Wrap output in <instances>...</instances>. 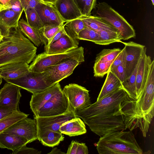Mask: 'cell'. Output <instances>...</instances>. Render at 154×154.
<instances>
[{"instance_id": "1", "label": "cell", "mask_w": 154, "mask_h": 154, "mask_svg": "<svg viewBox=\"0 0 154 154\" xmlns=\"http://www.w3.org/2000/svg\"><path fill=\"white\" fill-rule=\"evenodd\" d=\"M129 97L123 88H120L74 115L100 137L109 132L124 131L126 129L122 105Z\"/></svg>"}, {"instance_id": "2", "label": "cell", "mask_w": 154, "mask_h": 154, "mask_svg": "<svg viewBox=\"0 0 154 154\" xmlns=\"http://www.w3.org/2000/svg\"><path fill=\"white\" fill-rule=\"evenodd\" d=\"M154 60H152L148 78L143 91L138 98L129 97L123 103L126 129L130 131L139 128L144 137L146 136L154 116Z\"/></svg>"}, {"instance_id": "3", "label": "cell", "mask_w": 154, "mask_h": 154, "mask_svg": "<svg viewBox=\"0 0 154 154\" xmlns=\"http://www.w3.org/2000/svg\"><path fill=\"white\" fill-rule=\"evenodd\" d=\"M37 49L19 26L11 28L8 35L0 42V67L20 62L29 64L36 56Z\"/></svg>"}, {"instance_id": "4", "label": "cell", "mask_w": 154, "mask_h": 154, "mask_svg": "<svg viewBox=\"0 0 154 154\" xmlns=\"http://www.w3.org/2000/svg\"><path fill=\"white\" fill-rule=\"evenodd\" d=\"M100 137L96 145L99 154L143 153L132 131L111 132Z\"/></svg>"}, {"instance_id": "5", "label": "cell", "mask_w": 154, "mask_h": 154, "mask_svg": "<svg viewBox=\"0 0 154 154\" xmlns=\"http://www.w3.org/2000/svg\"><path fill=\"white\" fill-rule=\"evenodd\" d=\"M74 58L82 62L85 61L84 48L82 47L60 53L48 54L44 52L36 55L29 65V71L43 72L47 67L59 63L65 60Z\"/></svg>"}, {"instance_id": "6", "label": "cell", "mask_w": 154, "mask_h": 154, "mask_svg": "<svg viewBox=\"0 0 154 154\" xmlns=\"http://www.w3.org/2000/svg\"><path fill=\"white\" fill-rule=\"evenodd\" d=\"M97 16L109 23L117 30L122 40H127L136 36L135 31L124 17L105 2L97 5Z\"/></svg>"}, {"instance_id": "7", "label": "cell", "mask_w": 154, "mask_h": 154, "mask_svg": "<svg viewBox=\"0 0 154 154\" xmlns=\"http://www.w3.org/2000/svg\"><path fill=\"white\" fill-rule=\"evenodd\" d=\"M62 91L67 99L70 110L74 114L91 104L89 91L84 87L71 83L66 85Z\"/></svg>"}, {"instance_id": "8", "label": "cell", "mask_w": 154, "mask_h": 154, "mask_svg": "<svg viewBox=\"0 0 154 154\" xmlns=\"http://www.w3.org/2000/svg\"><path fill=\"white\" fill-rule=\"evenodd\" d=\"M5 81L17 85L32 94L43 91L54 85L51 84L46 80L43 72L30 71L24 76L18 79Z\"/></svg>"}, {"instance_id": "9", "label": "cell", "mask_w": 154, "mask_h": 154, "mask_svg": "<svg viewBox=\"0 0 154 154\" xmlns=\"http://www.w3.org/2000/svg\"><path fill=\"white\" fill-rule=\"evenodd\" d=\"M82 63L74 58L69 59L47 68L43 72L46 80L54 85L71 75L75 69Z\"/></svg>"}, {"instance_id": "10", "label": "cell", "mask_w": 154, "mask_h": 154, "mask_svg": "<svg viewBox=\"0 0 154 154\" xmlns=\"http://www.w3.org/2000/svg\"><path fill=\"white\" fill-rule=\"evenodd\" d=\"M70 110L67 99L62 90L54 94L39 109L34 117L60 115Z\"/></svg>"}, {"instance_id": "11", "label": "cell", "mask_w": 154, "mask_h": 154, "mask_svg": "<svg viewBox=\"0 0 154 154\" xmlns=\"http://www.w3.org/2000/svg\"><path fill=\"white\" fill-rule=\"evenodd\" d=\"M122 43L125 45L123 65L127 78L137 66L145 46L133 41Z\"/></svg>"}, {"instance_id": "12", "label": "cell", "mask_w": 154, "mask_h": 154, "mask_svg": "<svg viewBox=\"0 0 154 154\" xmlns=\"http://www.w3.org/2000/svg\"><path fill=\"white\" fill-rule=\"evenodd\" d=\"M3 132L24 137L29 143L37 139V128L35 119L26 118L19 120Z\"/></svg>"}, {"instance_id": "13", "label": "cell", "mask_w": 154, "mask_h": 154, "mask_svg": "<svg viewBox=\"0 0 154 154\" xmlns=\"http://www.w3.org/2000/svg\"><path fill=\"white\" fill-rule=\"evenodd\" d=\"M35 9L44 26H62L63 25L64 22L54 5L40 2Z\"/></svg>"}, {"instance_id": "14", "label": "cell", "mask_w": 154, "mask_h": 154, "mask_svg": "<svg viewBox=\"0 0 154 154\" xmlns=\"http://www.w3.org/2000/svg\"><path fill=\"white\" fill-rule=\"evenodd\" d=\"M69 111L62 114L45 117H34L36 121L37 132L42 130H50L60 132L59 128L65 122L75 117Z\"/></svg>"}, {"instance_id": "15", "label": "cell", "mask_w": 154, "mask_h": 154, "mask_svg": "<svg viewBox=\"0 0 154 154\" xmlns=\"http://www.w3.org/2000/svg\"><path fill=\"white\" fill-rule=\"evenodd\" d=\"M21 88L15 85L7 82L5 83L0 90V105L20 111L19 104L22 96Z\"/></svg>"}, {"instance_id": "16", "label": "cell", "mask_w": 154, "mask_h": 154, "mask_svg": "<svg viewBox=\"0 0 154 154\" xmlns=\"http://www.w3.org/2000/svg\"><path fill=\"white\" fill-rule=\"evenodd\" d=\"M146 52L145 47L137 64L136 80L137 99L142 94L145 86L152 60L150 56L146 55Z\"/></svg>"}, {"instance_id": "17", "label": "cell", "mask_w": 154, "mask_h": 154, "mask_svg": "<svg viewBox=\"0 0 154 154\" xmlns=\"http://www.w3.org/2000/svg\"><path fill=\"white\" fill-rule=\"evenodd\" d=\"M54 5L64 22L83 16L73 0H57Z\"/></svg>"}, {"instance_id": "18", "label": "cell", "mask_w": 154, "mask_h": 154, "mask_svg": "<svg viewBox=\"0 0 154 154\" xmlns=\"http://www.w3.org/2000/svg\"><path fill=\"white\" fill-rule=\"evenodd\" d=\"M79 44L78 41L66 33L52 43L45 45L44 52L48 54L63 53L78 47Z\"/></svg>"}, {"instance_id": "19", "label": "cell", "mask_w": 154, "mask_h": 154, "mask_svg": "<svg viewBox=\"0 0 154 154\" xmlns=\"http://www.w3.org/2000/svg\"><path fill=\"white\" fill-rule=\"evenodd\" d=\"M62 90L59 82L40 93L32 94L30 102L31 109L34 116L40 108L54 94Z\"/></svg>"}, {"instance_id": "20", "label": "cell", "mask_w": 154, "mask_h": 154, "mask_svg": "<svg viewBox=\"0 0 154 154\" xmlns=\"http://www.w3.org/2000/svg\"><path fill=\"white\" fill-rule=\"evenodd\" d=\"M29 65L27 63H14L0 67V76L5 80L21 77L29 71Z\"/></svg>"}, {"instance_id": "21", "label": "cell", "mask_w": 154, "mask_h": 154, "mask_svg": "<svg viewBox=\"0 0 154 154\" xmlns=\"http://www.w3.org/2000/svg\"><path fill=\"white\" fill-rule=\"evenodd\" d=\"M22 13L10 9L0 11V29L3 37L8 35L10 29L18 26Z\"/></svg>"}, {"instance_id": "22", "label": "cell", "mask_w": 154, "mask_h": 154, "mask_svg": "<svg viewBox=\"0 0 154 154\" xmlns=\"http://www.w3.org/2000/svg\"><path fill=\"white\" fill-rule=\"evenodd\" d=\"M59 131L62 134L69 137L81 135L87 132L85 123L78 117L63 123L59 128Z\"/></svg>"}, {"instance_id": "23", "label": "cell", "mask_w": 154, "mask_h": 154, "mask_svg": "<svg viewBox=\"0 0 154 154\" xmlns=\"http://www.w3.org/2000/svg\"><path fill=\"white\" fill-rule=\"evenodd\" d=\"M27 139L22 137L3 132L0 133V148L14 151L28 143Z\"/></svg>"}, {"instance_id": "24", "label": "cell", "mask_w": 154, "mask_h": 154, "mask_svg": "<svg viewBox=\"0 0 154 154\" xmlns=\"http://www.w3.org/2000/svg\"><path fill=\"white\" fill-rule=\"evenodd\" d=\"M18 26L21 31L36 46L41 44H47L46 40L43 36L40 30L31 26L23 19L18 22Z\"/></svg>"}, {"instance_id": "25", "label": "cell", "mask_w": 154, "mask_h": 154, "mask_svg": "<svg viewBox=\"0 0 154 154\" xmlns=\"http://www.w3.org/2000/svg\"><path fill=\"white\" fill-rule=\"evenodd\" d=\"M81 18L85 27L97 32L102 30L118 32L112 26L97 16L83 15Z\"/></svg>"}, {"instance_id": "26", "label": "cell", "mask_w": 154, "mask_h": 154, "mask_svg": "<svg viewBox=\"0 0 154 154\" xmlns=\"http://www.w3.org/2000/svg\"><path fill=\"white\" fill-rule=\"evenodd\" d=\"M37 140L44 146L53 147L63 141L64 137L60 132L42 130L37 132Z\"/></svg>"}, {"instance_id": "27", "label": "cell", "mask_w": 154, "mask_h": 154, "mask_svg": "<svg viewBox=\"0 0 154 154\" xmlns=\"http://www.w3.org/2000/svg\"><path fill=\"white\" fill-rule=\"evenodd\" d=\"M107 74L106 78L97 101L100 100L118 89L122 88L121 81L111 71H109Z\"/></svg>"}, {"instance_id": "28", "label": "cell", "mask_w": 154, "mask_h": 154, "mask_svg": "<svg viewBox=\"0 0 154 154\" xmlns=\"http://www.w3.org/2000/svg\"><path fill=\"white\" fill-rule=\"evenodd\" d=\"M97 32L99 37L93 42L96 44L106 45L116 42H122L121 40L122 38L117 31L102 30Z\"/></svg>"}, {"instance_id": "29", "label": "cell", "mask_w": 154, "mask_h": 154, "mask_svg": "<svg viewBox=\"0 0 154 154\" xmlns=\"http://www.w3.org/2000/svg\"><path fill=\"white\" fill-rule=\"evenodd\" d=\"M63 26L66 34L78 41L79 32L85 28L81 17L66 22Z\"/></svg>"}, {"instance_id": "30", "label": "cell", "mask_w": 154, "mask_h": 154, "mask_svg": "<svg viewBox=\"0 0 154 154\" xmlns=\"http://www.w3.org/2000/svg\"><path fill=\"white\" fill-rule=\"evenodd\" d=\"M29 115L20 111L15 112L0 119V133L19 120L28 117Z\"/></svg>"}, {"instance_id": "31", "label": "cell", "mask_w": 154, "mask_h": 154, "mask_svg": "<svg viewBox=\"0 0 154 154\" xmlns=\"http://www.w3.org/2000/svg\"><path fill=\"white\" fill-rule=\"evenodd\" d=\"M137 66V65L131 75L122 83V88L129 97L133 100H137L136 80Z\"/></svg>"}, {"instance_id": "32", "label": "cell", "mask_w": 154, "mask_h": 154, "mask_svg": "<svg viewBox=\"0 0 154 154\" xmlns=\"http://www.w3.org/2000/svg\"><path fill=\"white\" fill-rule=\"evenodd\" d=\"M27 23L32 28L38 30L44 26L35 8H28L24 10Z\"/></svg>"}, {"instance_id": "33", "label": "cell", "mask_w": 154, "mask_h": 154, "mask_svg": "<svg viewBox=\"0 0 154 154\" xmlns=\"http://www.w3.org/2000/svg\"><path fill=\"white\" fill-rule=\"evenodd\" d=\"M122 51L119 48L103 49L97 55L95 62L113 61Z\"/></svg>"}, {"instance_id": "34", "label": "cell", "mask_w": 154, "mask_h": 154, "mask_svg": "<svg viewBox=\"0 0 154 154\" xmlns=\"http://www.w3.org/2000/svg\"><path fill=\"white\" fill-rule=\"evenodd\" d=\"M113 61L95 62L93 66L94 76L103 77L110 71Z\"/></svg>"}, {"instance_id": "35", "label": "cell", "mask_w": 154, "mask_h": 154, "mask_svg": "<svg viewBox=\"0 0 154 154\" xmlns=\"http://www.w3.org/2000/svg\"><path fill=\"white\" fill-rule=\"evenodd\" d=\"M98 33L96 31L85 27L81 31L78 35L79 40H87L93 42L99 37Z\"/></svg>"}, {"instance_id": "36", "label": "cell", "mask_w": 154, "mask_h": 154, "mask_svg": "<svg viewBox=\"0 0 154 154\" xmlns=\"http://www.w3.org/2000/svg\"><path fill=\"white\" fill-rule=\"evenodd\" d=\"M63 26H45L40 30L43 36L48 41L47 44L49 43L52 38Z\"/></svg>"}, {"instance_id": "37", "label": "cell", "mask_w": 154, "mask_h": 154, "mask_svg": "<svg viewBox=\"0 0 154 154\" xmlns=\"http://www.w3.org/2000/svg\"><path fill=\"white\" fill-rule=\"evenodd\" d=\"M6 9L11 10L19 12H23V11L19 0H10L5 4H0V11Z\"/></svg>"}, {"instance_id": "38", "label": "cell", "mask_w": 154, "mask_h": 154, "mask_svg": "<svg viewBox=\"0 0 154 154\" xmlns=\"http://www.w3.org/2000/svg\"><path fill=\"white\" fill-rule=\"evenodd\" d=\"M110 71L119 79L122 83L127 78L124 67L123 65L111 68Z\"/></svg>"}, {"instance_id": "39", "label": "cell", "mask_w": 154, "mask_h": 154, "mask_svg": "<svg viewBox=\"0 0 154 154\" xmlns=\"http://www.w3.org/2000/svg\"><path fill=\"white\" fill-rule=\"evenodd\" d=\"M41 151L33 148L28 147L26 145L15 150L11 153V154H40Z\"/></svg>"}, {"instance_id": "40", "label": "cell", "mask_w": 154, "mask_h": 154, "mask_svg": "<svg viewBox=\"0 0 154 154\" xmlns=\"http://www.w3.org/2000/svg\"><path fill=\"white\" fill-rule=\"evenodd\" d=\"M96 5V0H86L83 15L85 16L91 15L92 10Z\"/></svg>"}, {"instance_id": "41", "label": "cell", "mask_w": 154, "mask_h": 154, "mask_svg": "<svg viewBox=\"0 0 154 154\" xmlns=\"http://www.w3.org/2000/svg\"><path fill=\"white\" fill-rule=\"evenodd\" d=\"M19 111H20L10 107L0 105V119L15 112Z\"/></svg>"}, {"instance_id": "42", "label": "cell", "mask_w": 154, "mask_h": 154, "mask_svg": "<svg viewBox=\"0 0 154 154\" xmlns=\"http://www.w3.org/2000/svg\"><path fill=\"white\" fill-rule=\"evenodd\" d=\"M23 9V11L28 8H35L39 2L40 0H19Z\"/></svg>"}, {"instance_id": "43", "label": "cell", "mask_w": 154, "mask_h": 154, "mask_svg": "<svg viewBox=\"0 0 154 154\" xmlns=\"http://www.w3.org/2000/svg\"><path fill=\"white\" fill-rule=\"evenodd\" d=\"M124 61V49L122 51L119 55L114 60L111 66V67H116L121 65H123Z\"/></svg>"}, {"instance_id": "44", "label": "cell", "mask_w": 154, "mask_h": 154, "mask_svg": "<svg viewBox=\"0 0 154 154\" xmlns=\"http://www.w3.org/2000/svg\"><path fill=\"white\" fill-rule=\"evenodd\" d=\"M78 142L72 140L69 146L66 154H76L78 146Z\"/></svg>"}, {"instance_id": "45", "label": "cell", "mask_w": 154, "mask_h": 154, "mask_svg": "<svg viewBox=\"0 0 154 154\" xmlns=\"http://www.w3.org/2000/svg\"><path fill=\"white\" fill-rule=\"evenodd\" d=\"M88 148L85 143L78 142L76 154H88Z\"/></svg>"}, {"instance_id": "46", "label": "cell", "mask_w": 154, "mask_h": 154, "mask_svg": "<svg viewBox=\"0 0 154 154\" xmlns=\"http://www.w3.org/2000/svg\"><path fill=\"white\" fill-rule=\"evenodd\" d=\"M66 33L65 30L63 25L61 29L57 32L55 35L52 38L49 43L47 44L49 45L58 39Z\"/></svg>"}, {"instance_id": "47", "label": "cell", "mask_w": 154, "mask_h": 154, "mask_svg": "<svg viewBox=\"0 0 154 154\" xmlns=\"http://www.w3.org/2000/svg\"><path fill=\"white\" fill-rule=\"evenodd\" d=\"M73 0L79 8L83 14L86 0Z\"/></svg>"}, {"instance_id": "48", "label": "cell", "mask_w": 154, "mask_h": 154, "mask_svg": "<svg viewBox=\"0 0 154 154\" xmlns=\"http://www.w3.org/2000/svg\"><path fill=\"white\" fill-rule=\"evenodd\" d=\"M48 154H66V153L63 152L60 149H58L57 147L53 148L51 152Z\"/></svg>"}, {"instance_id": "49", "label": "cell", "mask_w": 154, "mask_h": 154, "mask_svg": "<svg viewBox=\"0 0 154 154\" xmlns=\"http://www.w3.org/2000/svg\"><path fill=\"white\" fill-rule=\"evenodd\" d=\"M42 2L54 5L57 0H40Z\"/></svg>"}, {"instance_id": "50", "label": "cell", "mask_w": 154, "mask_h": 154, "mask_svg": "<svg viewBox=\"0 0 154 154\" xmlns=\"http://www.w3.org/2000/svg\"><path fill=\"white\" fill-rule=\"evenodd\" d=\"M10 0H0V3L3 5L5 4Z\"/></svg>"}, {"instance_id": "51", "label": "cell", "mask_w": 154, "mask_h": 154, "mask_svg": "<svg viewBox=\"0 0 154 154\" xmlns=\"http://www.w3.org/2000/svg\"><path fill=\"white\" fill-rule=\"evenodd\" d=\"M3 37L2 35L1 30L0 29V41H1L3 39Z\"/></svg>"}, {"instance_id": "52", "label": "cell", "mask_w": 154, "mask_h": 154, "mask_svg": "<svg viewBox=\"0 0 154 154\" xmlns=\"http://www.w3.org/2000/svg\"><path fill=\"white\" fill-rule=\"evenodd\" d=\"M2 78L0 76V85L2 82Z\"/></svg>"}, {"instance_id": "53", "label": "cell", "mask_w": 154, "mask_h": 154, "mask_svg": "<svg viewBox=\"0 0 154 154\" xmlns=\"http://www.w3.org/2000/svg\"><path fill=\"white\" fill-rule=\"evenodd\" d=\"M153 5H154V0H151Z\"/></svg>"}, {"instance_id": "54", "label": "cell", "mask_w": 154, "mask_h": 154, "mask_svg": "<svg viewBox=\"0 0 154 154\" xmlns=\"http://www.w3.org/2000/svg\"><path fill=\"white\" fill-rule=\"evenodd\" d=\"M0 4H1V3H0Z\"/></svg>"}, {"instance_id": "55", "label": "cell", "mask_w": 154, "mask_h": 154, "mask_svg": "<svg viewBox=\"0 0 154 154\" xmlns=\"http://www.w3.org/2000/svg\"></svg>"}]
</instances>
